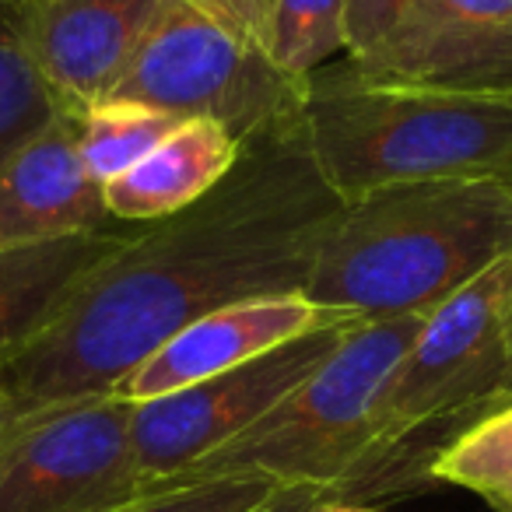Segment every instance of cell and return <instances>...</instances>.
<instances>
[{"label":"cell","instance_id":"18","mask_svg":"<svg viewBox=\"0 0 512 512\" xmlns=\"http://www.w3.org/2000/svg\"><path fill=\"white\" fill-rule=\"evenodd\" d=\"M60 113V102L39 78L22 32V8L0 4V169Z\"/></svg>","mask_w":512,"mask_h":512},{"label":"cell","instance_id":"2","mask_svg":"<svg viewBox=\"0 0 512 512\" xmlns=\"http://www.w3.org/2000/svg\"><path fill=\"white\" fill-rule=\"evenodd\" d=\"M512 256V176L428 179L348 200L306 295L358 320L432 313Z\"/></svg>","mask_w":512,"mask_h":512},{"label":"cell","instance_id":"19","mask_svg":"<svg viewBox=\"0 0 512 512\" xmlns=\"http://www.w3.org/2000/svg\"><path fill=\"white\" fill-rule=\"evenodd\" d=\"M281 491L264 477H197L151 484L106 512H256Z\"/></svg>","mask_w":512,"mask_h":512},{"label":"cell","instance_id":"3","mask_svg":"<svg viewBox=\"0 0 512 512\" xmlns=\"http://www.w3.org/2000/svg\"><path fill=\"white\" fill-rule=\"evenodd\" d=\"M302 127L320 176L348 204L428 179L512 176V95L379 81L348 60L302 81Z\"/></svg>","mask_w":512,"mask_h":512},{"label":"cell","instance_id":"6","mask_svg":"<svg viewBox=\"0 0 512 512\" xmlns=\"http://www.w3.org/2000/svg\"><path fill=\"white\" fill-rule=\"evenodd\" d=\"M109 99L137 102L176 120H214L239 144L302 113V85L285 78L253 43L183 0H165Z\"/></svg>","mask_w":512,"mask_h":512},{"label":"cell","instance_id":"17","mask_svg":"<svg viewBox=\"0 0 512 512\" xmlns=\"http://www.w3.org/2000/svg\"><path fill=\"white\" fill-rule=\"evenodd\" d=\"M183 120L158 109L137 106V102L106 99L81 113L78 123V151L85 169L95 183L106 186L120 172L134 169L144 155L158 148Z\"/></svg>","mask_w":512,"mask_h":512},{"label":"cell","instance_id":"21","mask_svg":"<svg viewBox=\"0 0 512 512\" xmlns=\"http://www.w3.org/2000/svg\"><path fill=\"white\" fill-rule=\"evenodd\" d=\"M232 36L246 39L260 50V25H264V0H183Z\"/></svg>","mask_w":512,"mask_h":512},{"label":"cell","instance_id":"12","mask_svg":"<svg viewBox=\"0 0 512 512\" xmlns=\"http://www.w3.org/2000/svg\"><path fill=\"white\" fill-rule=\"evenodd\" d=\"M78 123L81 113L60 109L0 169V249L120 228L81 162Z\"/></svg>","mask_w":512,"mask_h":512},{"label":"cell","instance_id":"4","mask_svg":"<svg viewBox=\"0 0 512 512\" xmlns=\"http://www.w3.org/2000/svg\"><path fill=\"white\" fill-rule=\"evenodd\" d=\"M512 256L425 316L376 407L372 446L334 502L428 477L446 442L509 397Z\"/></svg>","mask_w":512,"mask_h":512},{"label":"cell","instance_id":"26","mask_svg":"<svg viewBox=\"0 0 512 512\" xmlns=\"http://www.w3.org/2000/svg\"><path fill=\"white\" fill-rule=\"evenodd\" d=\"M0 414H4V386H0Z\"/></svg>","mask_w":512,"mask_h":512},{"label":"cell","instance_id":"16","mask_svg":"<svg viewBox=\"0 0 512 512\" xmlns=\"http://www.w3.org/2000/svg\"><path fill=\"white\" fill-rule=\"evenodd\" d=\"M428 481L456 484L495 512H512V400L446 442L428 467Z\"/></svg>","mask_w":512,"mask_h":512},{"label":"cell","instance_id":"25","mask_svg":"<svg viewBox=\"0 0 512 512\" xmlns=\"http://www.w3.org/2000/svg\"><path fill=\"white\" fill-rule=\"evenodd\" d=\"M0 4H11V8H25V4H32V0H0Z\"/></svg>","mask_w":512,"mask_h":512},{"label":"cell","instance_id":"13","mask_svg":"<svg viewBox=\"0 0 512 512\" xmlns=\"http://www.w3.org/2000/svg\"><path fill=\"white\" fill-rule=\"evenodd\" d=\"M242 144L214 120H183L134 169L102 186L120 225H151L186 211L214 190L239 162Z\"/></svg>","mask_w":512,"mask_h":512},{"label":"cell","instance_id":"23","mask_svg":"<svg viewBox=\"0 0 512 512\" xmlns=\"http://www.w3.org/2000/svg\"><path fill=\"white\" fill-rule=\"evenodd\" d=\"M320 512H379V509H369V505H355V502H327Z\"/></svg>","mask_w":512,"mask_h":512},{"label":"cell","instance_id":"15","mask_svg":"<svg viewBox=\"0 0 512 512\" xmlns=\"http://www.w3.org/2000/svg\"><path fill=\"white\" fill-rule=\"evenodd\" d=\"M260 53L295 85L337 64L348 57L344 0H264Z\"/></svg>","mask_w":512,"mask_h":512},{"label":"cell","instance_id":"11","mask_svg":"<svg viewBox=\"0 0 512 512\" xmlns=\"http://www.w3.org/2000/svg\"><path fill=\"white\" fill-rule=\"evenodd\" d=\"M351 67L379 81L512 95V0H418L397 36Z\"/></svg>","mask_w":512,"mask_h":512},{"label":"cell","instance_id":"7","mask_svg":"<svg viewBox=\"0 0 512 512\" xmlns=\"http://www.w3.org/2000/svg\"><path fill=\"white\" fill-rule=\"evenodd\" d=\"M120 393L0 421V512H106L141 495Z\"/></svg>","mask_w":512,"mask_h":512},{"label":"cell","instance_id":"8","mask_svg":"<svg viewBox=\"0 0 512 512\" xmlns=\"http://www.w3.org/2000/svg\"><path fill=\"white\" fill-rule=\"evenodd\" d=\"M351 327L355 323H341V327L295 337L239 369L134 404L130 439H134V460L144 488L176 481L197 460L246 432L295 386L306 383L341 348Z\"/></svg>","mask_w":512,"mask_h":512},{"label":"cell","instance_id":"24","mask_svg":"<svg viewBox=\"0 0 512 512\" xmlns=\"http://www.w3.org/2000/svg\"><path fill=\"white\" fill-rule=\"evenodd\" d=\"M509 397H512V330H509Z\"/></svg>","mask_w":512,"mask_h":512},{"label":"cell","instance_id":"9","mask_svg":"<svg viewBox=\"0 0 512 512\" xmlns=\"http://www.w3.org/2000/svg\"><path fill=\"white\" fill-rule=\"evenodd\" d=\"M165 0H32L22 32L39 78L60 109L106 102L148 39Z\"/></svg>","mask_w":512,"mask_h":512},{"label":"cell","instance_id":"20","mask_svg":"<svg viewBox=\"0 0 512 512\" xmlns=\"http://www.w3.org/2000/svg\"><path fill=\"white\" fill-rule=\"evenodd\" d=\"M418 0H344V39L351 64H369L404 25Z\"/></svg>","mask_w":512,"mask_h":512},{"label":"cell","instance_id":"10","mask_svg":"<svg viewBox=\"0 0 512 512\" xmlns=\"http://www.w3.org/2000/svg\"><path fill=\"white\" fill-rule=\"evenodd\" d=\"M341 323H362L344 309H330L313 302L306 292L264 295L221 306L214 313L193 320L176 337L162 344L144 365H137L120 386V397L130 404L165 397V393L186 390L193 383H204L228 369L253 362L295 337L316 334V330L341 327Z\"/></svg>","mask_w":512,"mask_h":512},{"label":"cell","instance_id":"22","mask_svg":"<svg viewBox=\"0 0 512 512\" xmlns=\"http://www.w3.org/2000/svg\"><path fill=\"white\" fill-rule=\"evenodd\" d=\"M327 502H334L327 488H313V484H295V488H281L267 505L256 512H320Z\"/></svg>","mask_w":512,"mask_h":512},{"label":"cell","instance_id":"14","mask_svg":"<svg viewBox=\"0 0 512 512\" xmlns=\"http://www.w3.org/2000/svg\"><path fill=\"white\" fill-rule=\"evenodd\" d=\"M137 228L141 225H120L109 232L0 249V358L50 327L88 274L106 264Z\"/></svg>","mask_w":512,"mask_h":512},{"label":"cell","instance_id":"1","mask_svg":"<svg viewBox=\"0 0 512 512\" xmlns=\"http://www.w3.org/2000/svg\"><path fill=\"white\" fill-rule=\"evenodd\" d=\"M341 207L313 162L302 113L253 134L207 197L137 228L50 327L0 358V421L109 397L200 316L306 292Z\"/></svg>","mask_w":512,"mask_h":512},{"label":"cell","instance_id":"5","mask_svg":"<svg viewBox=\"0 0 512 512\" xmlns=\"http://www.w3.org/2000/svg\"><path fill=\"white\" fill-rule=\"evenodd\" d=\"M425 316L355 323L341 348L306 383L295 386L246 432L183 470L176 481L264 477L281 488L313 484L334 495L369 453L379 397Z\"/></svg>","mask_w":512,"mask_h":512}]
</instances>
